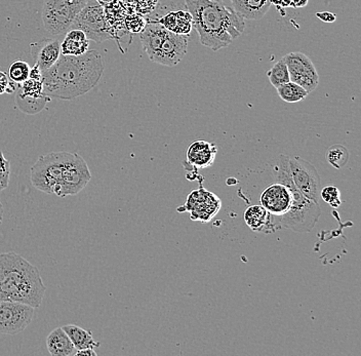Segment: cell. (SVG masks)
Instances as JSON below:
<instances>
[{
  "label": "cell",
  "mask_w": 361,
  "mask_h": 356,
  "mask_svg": "<svg viewBox=\"0 0 361 356\" xmlns=\"http://www.w3.org/2000/svg\"><path fill=\"white\" fill-rule=\"evenodd\" d=\"M104 68L98 51H89L78 57L61 55L56 64L42 73L45 94L60 100L83 96L98 85Z\"/></svg>",
  "instance_id": "1"
},
{
  "label": "cell",
  "mask_w": 361,
  "mask_h": 356,
  "mask_svg": "<svg viewBox=\"0 0 361 356\" xmlns=\"http://www.w3.org/2000/svg\"><path fill=\"white\" fill-rule=\"evenodd\" d=\"M202 46L213 51L229 47L245 31V19L222 0H185Z\"/></svg>",
  "instance_id": "2"
},
{
  "label": "cell",
  "mask_w": 361,
  "mask_h": 356,
  "mask_svg": "<svg viewBox=\"0 0 361 356\" xmlns=\"http://www.w3.org/2000/svg\"><path fill=\"white\" fill-rule=\"evenodd\" d=\"M45 287L39 270L19 254H0V301L40 307Z\"/></svg>",
  "instance_id": "3"
},
{
  "label": "cell",
  "mask_w": 361,
  "mask_h": 356,
  "mask_svg": "<svg viewBox=\"0 0 361 356\" xmlns=\"http://www.w3.org/2000/svg\"><path fill=\"white\" fill-rule=\"evenodd\" d=\"M288 161L290 157L286 155L279 156L276 180L277 182L286 185L290 189L293 196V204L290 211L281 217L272 216L271 224L274 230L288 228L299 233H308L314 228L316 223L319 220L322 209H320V204L305 197L293 183Z\"/></svg>",
  "instance_id": "4"
},
{
  "label": "cell",
  "mask_w": 361,
  "mask_h": 356,
  "mask_svg": "<svg viewBox=\"0 0 361 356\" xmlns=\"http://www.w3.org/2000/svg\"><path fill=\"white\" fill-rule=\"evenodd\" d=\"M68 152L58 151L42 155L30 168L31 183L47 195H59Z\"/></svg>",
  "instance_id": "5"
},
{
  "label": "cell",
  "mask_w": 361,
  "mask_h": 356,
  "mask_svg": "<svg viewBox=\"0 0 361 356\" xmlns=\"http://www.w3.org/2000/svg\"><path fill=\"white\" fill-rule=\"evenodd\" d=\"M87 0H44L42 22L49 35H66Z\"/></svg>",
  "instance_id": "6"
},
{
  "label": "cell",
  "mask_w": 361,
  "mask_h": 356,
  "mask_svg": "<svg viewBox=\"0 0 361 356\" xmlns=\"http://www.w3.org/2000/svg\"><path fill=\"white\" fill-rule=\"evenodd\" d=\"M73 26L82 30L89 39L99 44L112 38L103 6L94 0L87 1L72 25Z\"/></svg>",
  "instance_id": "7"
},
{
  "label": "cell",
  "mask_w": 361,
  "mask_h": 356,
  "mask_svg": "<svg viewBox=\"0 0 361 356\" xmlns=\"http://www.w3.org/2000/svg\"><path fill=\"white\" fill-rule=\"evenodd\" d=\"M92 180L87 161L78 153L68 152L58 196L66 197L78 195Z\"/></svg>",
  "instance_id": "8"
},
{
  "label": "cell",
  "mask_w": 361,
  "mask_h": 356,
  "mask_svg": "<svg viewBox=\"0 0 361 356\" xmlns=\"http://www.w3.org/2000/svg\"><path fill=\"white\" fill-rule=\"evenodd\" d=\"M35 308L18 302L0 301V335L22 333L32 321Z\"/></svg>",
  "instance_id": "9"
},
{
  "label": "cell",
  "mask_w": 361,
  "mask_h": 356,
  "mask_svg": "<svg viewBox=\"0 0 361 356\" xmlns=\"http://www.w3.org/2000/svg\"><path fill=\"white\" fill-rule=\"evenodd\" d=\"M290 173L297 188L308 200L319 204L320 176L312 164L301 157H293L288 161Z\"/></svg>",
  "instance_id": "10"
},
{
  "label": "cell",
  "mask_w": 361,
  "mask_h": 356,
  "mask_svg": "<svg viewBox=\"0 0 361 356\" xmlns=\"http://www.w3.org/2000/svg\"><path fill=\"white\" fill-rule=\"evenodd\" d=\"M290 81L304 87L310 94L319 83V74L311 59L301 51H293L284 56Z\"/></svg>",
  "instance_id": "11"
},
{
  "label": "cell",
  "mask_w": 361,
  "mask_h": 356,
  "mask_svg": "<svg viewBox=\"0 0 361 356\" xmlns=\"http://www.w3.org/2000/svg\"><path fill=\"white\" fill-rule=\"evenodd\" d=\"M51 100L44 92L42 78H31L22 83L17 96V105L26 114H37Z\"/></svg>",
  "instance_id": "12"
},
{
  "label": "cell",
  "mask_w": 361,
  "mask_h": 356,
  "mask_svg": "<svg viewBox=\"0 0 361 356\" xmlns=\"http://www.w3.org/2000/svg\"><path fill=\"white\" fill-rule=\"evenodd\" d=\"M221 200L218 196L200 188L193 191L187 198L186 204L179 209L189 211L191 219L200 222H209L220 211Z\"/></svg>",
  "instance_id": "13"
},
{
  "label": "cell",
  "mask_w": 361,
  "mask_h": 356,
  "mask_svg": "<svg viewBox=\"0 0 361 356\" xmlns=\"http://www.w3.org/2000/svg\"><path fill=\"white\" fill-rule=\"evenodd\" d=\"M189 37L168 31L159 51L152 62L166 67H175L184 59L188 49Z\"/></svg>",
  "instance_id": "14"
},
{
  "label": "cell",
  "mask_w": 361,
  "mask_h": 356,
  "mask_svg": "<svg viewBox=\"0 0 361 356\" xmlns=\"http://www.w3.org/2000/svg\"><path fill=\"white\" fill-rule=\"evenodd\" d=\"M259 202L271 216L281 217L290 211L293 204V196L286 185L276 182L263 191Z\"/></svg>",
  "instance_id": "15"
},
{
  "label": "cell",
  "mask_w": 361,
  "mask_h": 356,
  "mask_svg": "<svg viewBox=\"0 0 361 356\" xmlns=\"http://www.w3.org/2000/svg\"><path fill=\"white\" fill-rule=\"evenodd\" d=\"M30 47L35 65L42 73L54 66L62 55L61 42L55 38H45L34 42Z\"/></svg>",
  "instance_id": "16"
},
{
  "label": "cell",
  "mask_w": 361,
  "mask_h": 356,
  "mask_svg": "<svg viewBox=\"0 0 361 356\" xmlns=\"http://www.w3.org/2000/svg\"><path fill=\"white\" fill-rule=\"evenodd\" d=\"M168 31L157 21L149 22L141 31L140 40H141L142 47L151 61H153L157 56Z\"/></svg>",
  "instance_id": "17"
},
{
  "label": "cell",
  "mask_w": 361,
  "mask_h": 356,
  "mask_svg": "<svg viewBox=\"0 0 361 356\" xmlns=\"http://www.w3.org/2000/svg\"><path fill=\"white\" fill-rule=\"evenodd\" d=\"M216 146L207 141H195L187 150V161L197 168L213 166L216 155Z\"/></svg>",
  "instance_id": "18"
},
{
  "label": "cell",
  "mask_w": 361,
  "mask_h": 356,
  "mask_svg": "<svg viewBox=\"0 0 361 356\" xmlns=\"http://www.w3.org/2000/svg\"><path fill=\"white\" fill-rule=\"evenodd\" d=\"M230 6L245 20L255 21L266 15L271 6L270 0H229Z\"/></svg>",
  "instance_id": "19"
},
{
  "label": "cell",
  "mask_w": 361,
  "mask_h": 356,
  "mask_svg": "<svg viewBox=\"0 0 361 356\" xmlns=\"http://www.w3.org/2000/svg\"><path fill=\"white\" fill-rule=\"evenodd\" d=\"M90 39L80 29H70L61 42V54L64 56L85 55L89 51Z\"/></svg>",
  "instance_id": "20"
},
{
  "label": "cell",
  "mask_w": 361,
  "mask_h": 356,
  "mask_svg": "<svg viewBox=\"0 0 361 356\" xmlns=\"http://www.w3.org/2000/svg\"><path fill=\"white\" fill-rule=\"evenodd\" d=\"M158 23L161 24L166 30L175 33V35H190L193 28V20L189 12L185 11H177L171 12L164 17L157 20Z\"/></svg>",
  "instance_id": "21"
},
{
  "label": "cell",
  "mask_w": 361,
  "mask_h": 356,
  "mask_svg": "<svg viewBox=\"0 0 361 356\" xmlns=\"http://www.w3.org/2000/svg\"><path fill=\"white\" fill-rule=\"evenodd\" d=\"M47 347L51 356L75 355L76 349L62 328H56L47 338Z\"/></svg>",
  "instance_id": "22"
},
{
  "label": "cell",
  "mask_w": 361,
  "mask_h": 356,
  "mask_svg": "<svg viewBox=\"0 0 361 356\" xmlns=\"http://www.w3.org/2000/svg\"><path fill=\"white\" fill-rule=\"evenodd\" d=\"M272 216L262 206L248 207L245 213V221L248 227L255 232L270 233L274 231L271 224Z\"/></svg>",
  "instance_id": "23"
},
{
  "label": "cell",
  "mask_w": 361,
  "mask_h": 356,
  "mask_svg": "<svg viewBox=\"0 0 361 356\" xmlns=\"http://www.w3.org/2000/svg\"><path fill=\"white\" fill-rule=\"evenodd\" d=\"M62 329L71 340L76 351L87 348L96 350V348L101 346L100 342L94 339L92 332L89 330H85V329L75 326V324H67V326H63Z\"/></svg>",
  "instance_id": "24"
},
{
  "label": "cell",
  "mask_w": 361,
  "mask_h": 356,
  "mask_svg": "<svg viewBox=\"0 0 361 356\" xmlns=\"http://www.w3.org/2000/svg\"><path fill=\"white\" fill-rule=\"evenodd\" d=\"M276 90L277 92H279V96L286 103L301 102L309 94V92L304 87L293 82V81L284 83V85L277 87Z\"/></svg>",
  "instance_id": "25"
},
{
  "label": "cell",
  "mask_w": 361,
  "mask_h": 356,
  "mask_svg": "<svg viewBox=\"0 0 361 356\" xmlns=\"http://www.w3.org/2000/svg\"><path fill=\"white\" fill-rule=\"evenodd\" d=\"M349 157V150L345 146L340 145V144L331 146L326 151L327 161L337 170H340L343 166H346Z\"/></svg>",
  "instance_id": "26"
},
{
  "label": "cell",
  "mask_w": 361,
  "mask_h": 356,
  "mask_svg": "<svg viewBox=\"0 0 361 356\" xmlns=\"http://www.w3.org/2000/svg\"><path fill=\"white\" fill-rule=\"evenodd\" d=\"M267 76L268 78H269L271 85H272L275 89L290 81L288 66H286L283 59L275 63L274 66L267 72Z\"/></svg>",
  "instance_id": "27"
},
{
  "label": "cell",
  "mask_w": 361,
  "mask_h": 356,
  "mask_svg": "<svg viewBox=\"0 0 361 356\" xmlns=\"http://www.w3.org/2000/svg\"><path fill=\"white\" fill-rule=\"evenodd\" d=\"M30 65L25 61H15L8 69V78H10L11 82L22 85L24 81L28 80L29 75H30Z\"/></svg>",
  "instance_id": "28"
},
{
  "label": "cell",
  "mask_w": 361,
  "mask_h": 356,
  "mask_svg": "<svg viewBox=\"0 0 361 356\" xmlns=\"http://www.w3.org/2000/svg\"><path fill=\"white\" fill-rule=\"evenodd\" d=\"M320 197L322 198L324 202H326L331 207H335V209L342 204L340 190L335 186H327L322 189L320 191Z\"/></svg>",
  "instance_id": "29"
},
{
  "label": "cell",
  "mask_w": 361,
  "mask_h": 356,
  "mask_svg": "<svg viewBox=\"0 0 361 356\" xmlns=\"http://www.w3.org/2000/svg\"><path fill=\"white\" fill-rule=\"evenodd\" d=\"M11 164L0 150V192L6 190L10 184Z\"/></svg>",
  "instance_id": "30"
},
{
  "label": "cell",
  "mask_w": 361,
  "mask_h": 356,
  "mask_svg": "<svg viewBox=\"0 0 361 356\" xmlns=\"http://www.w3.org/2000/svg\"><path fill=\"white\" fill-rule=\"evenodd\" d=\"M16 89L17 87H13L8 76L4 72L0 71V94H6V92L11 94L16 91Z\"/></svg>",
  "instance_id": "31"
},
{
  "label": "cell",
  "mask_w": 361,
  "mask_h": 356,
  "mask_svg": "<svg viewBox=\"0 0 361 356\" xmlns=\"http://www.w3.org/2000/svg\"><path fill=\"white\" fill-rule=\"evenodd\" d=\"M130 19H132V21L128 20V27L130 30H133L134 32H140V31L143 30L144 27L146 26V24H144L143 21L139 19V18L130 17Z\"/></svg>",
  "instance_id": "32"
},
{
  "label": "cell",
  "mask_w": 361,
  "mask_h": 356,
  "mask_svg": "<svg viewBox=\"0 0 361 356\" xmlns=\"http://www.w3.org/2000/svg\"><path fill=\"white\" fill-rule=\"evenodd\" d=\"M316 17L324 23H334L337 20V16L331 12L316 13Z\"/></svg>",
  "instance_id": "33"
},
{
  "label": "cell",
  "mask_w": 361,
  "mask_h": 356,
  "mask_svg": "<svg viewBox=\"0 0 361 356\" xmlns=\"http://www.w3.org/2000/svg\"><path fill=\"white\" fill-rule=\"evenodd\" d=\"M76 356H97L96 350L94 349H81V350L76 351Z\"/></svg>",
  "instance_id": "34"
},
{
  "label": "cell",
  "mask_w": 361,
  "mask_h": 356,
  "mask_svg": "<svg viewBox=\"0 0 361 356\" xmlns=\"http://www.w3.org/2000/svg\"><path fill=\"white\" fill-rule=\"evenodd\" d=\"M309 0H292V6L295 8H302L307 6Z\"/></svg>",
  "instance_id": "35"
},
{
  "label": "cell",
  "mask_w": 361,
  "mask_h": 356,
  "mask_svg": "<svg viewBox=\"0 0 361 356\" xmlns=\"http://www.w3.org/2000/svg\"><path fill=\"white\" fill-rule=\"evenodd\" d=\"M4 206H2L1 202H0V225L2 224V221H4Z\"/></svg>",
  "instance_id": "36"
},
{
  "label": "cell",
  "mask_w": 361,
  "mask_h": 356,
  "mask_svg": "<svg viewBox=\"0 0 361 356\" xmlns=\"http://www.w3.org/2000/svg\"><path fill=\"white\" fill-rule=\"evenodd\" d=\"M222 1L226 2V4H229V6H230V1H229V0H222Z\"/></svg>",
  "instance_id": "37"
}]
</instances>
